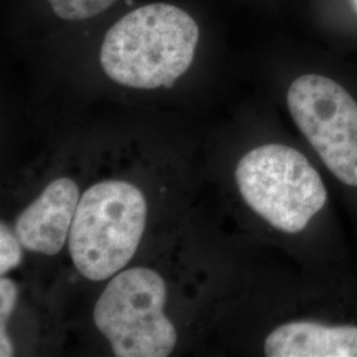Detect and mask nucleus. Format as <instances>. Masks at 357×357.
<instances>
[{"mask_svg":"<svg viewBox=\"0 0 357 357\" xmlns=\"http://www.w3.org/2000/svg\"><path fill=\"white\" fill-rule=\"evenodd\" d=\"M245 203L271 227L299 233L327 203L319 172L303 153L284 144H264L245 153L236 168Z\"/></svg>","mask_w":357,"mask_h":357,"instance_id":"obj_3","label":"nucleus"},{"mask_svg":"<svg viewBox=\"0 0 357 357\" xmlns=\"http://www.w3.org/2000/svg\"><path fill=\"white\" fill-rule=\"evenodd\" d=\"M0 356H13V347L6 328H0Z\"/></svg>","mask_w":357,"mask_h":357,"instance_id":"obj_11","label":"nucleus"},{"mask_svg":"<svg viewBox=\"0 0 357 357\" xmlns=\"http://www.w3.org/2000/svg\"><path fill=\"white\" fill-rule=\"evenodd\" d=\"M166 282L156 271L132 268L115 274L98 298L93 319L115 356L166 357L178 333L165 314Z\"/></svg>","mask_w":357,"mask_h":357,"instance_id":"obj_4","label":"nucleus"},{"mask_svg":"<svg viewBox=\"0 0 357 357\" xmlns=\"http://www.w3.org/2000/svg\"><path fill=\"white\" fill-rule=\"evenodd\" d=\"M295 125L342 183L357 187V103L328 77H298L287 91Z\"/></svg>","mask_w":357,"mask_h":357,"instance_id":"obj_5","label":"nucleus"},{"mask_svg":"<svg viewBox=\"0 0 357 357\" xmlns=\"http://www.w3.org/2000/svg\"><path fill=\"white\" fill-rule=\"evenodd\" d=\"M147 220L143 192L122 180H105L79 197L69 231L77 271L90 281L113 278L141 243Z\"/></svg>","mask_w":357,"mask_h":357,"instance_id":"obj_2","label":"nucleus"},{"mask_svg":"<svg viewBox=\"0 0 357 357\" xmlns=\"http://www.w3.org/2000/svg\"><path fill=\"white\" fill-rule=\"evenodd\" d=\"M116 0H48L53 13L64 20H85L112 7Z\"/></svg>","mask_w":357,"mask_h":357,"instance_id":"obj_8","label":"nucleus"},{"mask_svg":"<svg viewBox=\"0 0 357 357\" xmlns=\"http://www.w3.org/2000/svg\"><path fill=\"white\" fill-rule=\"evenodd\" d=\"M78 202L79 191L72 178L53 180L16 220L15 234L23 248L40 255H57L69 236Z\"/></svg>","mask_w":357,"mask_h":357,"instance_id":"obj_6","label":"nucleus"},{"mask_svg":"<svg viewBox=\"0 0 357 357\" xmlns=\"http://www.w3.org/2000/svg\"><path fill=\"white\" fill-rule=\"evenodd\" d=\"M268 357H357V327L317 321H290L270 332Z\"/></svg>","mask_w":357,"mask_h":357,"instance_id":"obj_7","label":"nucleus"},{"mask_svg":"<svg viewBox=\"0 0 357 357\" xmlns=\"http://www.w3.org/2000/svg\"><path fill=\"white\" fill-rule=\"evenodd\" d=\"M22 243L16 234L8 229L3 222L0 227V274L1 277L10 270L17 268L22 262Z\"/></svg>","mask_w":357,"mask_h":357,"instance_id":"obj_9","label":"nucleus"},{"mask_svg":"<svg viewBox=\"0 0 357 357\" xmlns=\"http://www.w3.org/2000/svg\"><path fill=\"white\" fill-rule=\"evenodd\" d=\"M351 3H352V6H354V8H355L357 13V0H351Z\"/></svg>","mask_w":357,"mask_h":357,"instance_id":"obj_12","label":"nucleus"},{"mask_svg":"<svg viewBox=\"0 0 357 357\" xmlns=\"http://www.w3.org/2000/svg\"><path fill=\"white\" fill-rule=\"evenodd\" d=\"M17 301V289L11 280H0V328H6V321L11 317Z\"/></svg>","mask_w":357,"mask_h":357,"instance_id":"obj_10","label":"nucleus"},{"mask_svg":"<svg viewBox=\"0 0 357 357\" xmlns=\"http://www.w3.org/2000/svg\"><path fill=\"white\" fill-rule=\"evenodd\" d=\"M199 26L168 3L137 8L109 29L100 61L106 76L134 89L169 88L191 66Z\"/></svg>","mask_w":357,"mask_h":357,"instance_id":"obj_1","label":"nucleus"}]
</instances>
